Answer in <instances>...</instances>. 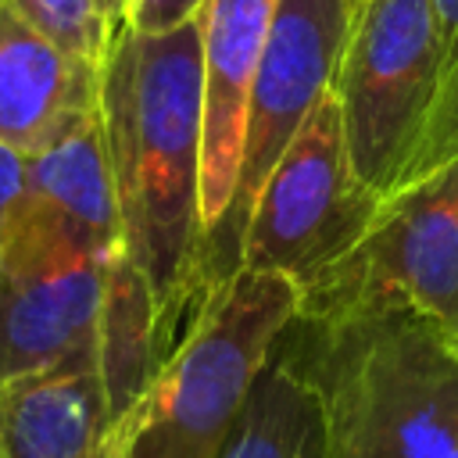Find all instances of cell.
Wrapping results in <instances>:
<instances>
[{
	"label": "cell",
	"instance_id": "18",
	"mask_svg": "<svg viewBox=\"0 0 458 458\" xmlns=\"http://www.w3.org/2000/svg\"><path fill=\"white\" fill-rule=\"evenodd\" d=\"M21 182H25V154L0 143V247H4V233L11 222L14 200L21 193Z\"/></svg>",
	"mask_w": 458,
	"mask_h": 458
},
{
	"label": "cell",
	"instance_id": "3",
	"mask_svg": "<svg viewBox=\"0 0 458 458\" xmlns=\"http://www.w3.org/2000/svg\"><path fill=\"white\" fill-rule=\"evenodd\" d=\"M301 311L290 279L236 268L218 283L111 433V458H218Z\"/></svg>",
	"mask_w": 458,
	"mask_h": 458
},
{
	"label": "cell",
	"instance_id": "14",
	"mask_svg": "<svg viewBox=\"0 0 458 458\" xmlns=\"http://www.w3.org/2000/svg\"><path fill=\"white\" fill-rule=\"evenodd\" d=\"M165 354L168 347L157 326L154 297L140 268L129 261V254L118 243L104 268V301L97 322V361L107 386L114 426L136 404V397L143 394Z\"/></svg>",
	"mask_w": 458,
	"mask_h": 458
},
{
	"label": "cell",
	"instance_id": "2",
	"mask_svg": "<svg viewBox=\"0 0 458 458\" xmlns=\"http://www.w3.org/2000/svg\"><path fill=\"white\" fill-rule=\"evenodd\" d=\"M322 401L326 458H458V347L390 297L301 308L286 329Z\"/></svg>",
	"mask_w": 458,
	"mask_h": 458
},
{
	"label": "cell",
	"instance_id": "8",
	"mask_svg": "<svg viewBox=\"0 0 458 458\" xmlns=\"http://www.w3.org/2000/svg\"><path fill=\"white\" fill-rule=\"evenodd\" d=\"M107 258L57 240L4 236L0 386L97 347Z\"/></svg>",
	"mask_w": 458,
	"mask_h": 458
},
{
	"label": "cell",
	"instance_id": "9",
	"mask_svg": "<svg viewBox=\"0 0 458 458\" xmlns=\"http://www.w3.org/2000/svg\"><path fill=\"white\" fill-rule=\"evenodd\" d=\"M279 0H208L200 25L204 143H200V222L204 236L225 215L243 154L247 97Z\"/></svg>",
	"mask_w": 458,
	"mask_h": 458
},
{
	"label": "cell",
	"instance_id": "11",
	"mask_svg": "<svg viewBox=\"0 0 458 458\" xmlns=\"http://www.w3.org/2000/svg\"><path fill=\"white\" fill-rule=\"evenodd\" d=\"M111 433L97 347L0 386V458H111Z\"/></svg>",
	"mask_w": 458,
	"mask_h": 458
},
{
	"label": "cell",
	"instance_id": "1",
	"mask_svg": "<svg viewBox=\"0 0 458 458\" xmlns=\"http://www.w3.org/2000/svg\"><path fill=\"white\" fill-rule=\"evenodd\" d=\"M122 250L140 268L172 351L208 297L200 276V25L111 32L97 93Z\"/></svg>",
	"mask_w": 458,
	"mask_h": 458
},
{
	"label": "cell",
	"instance_id": "7",
	"mask_svg": "<svg viewBox=\"0 0 458 458\" xmlns=\"http://www.w3.org/2000/svg\"><path fill=\"white\" fill-rule=\"evenodd\" d=\"M340 297L401 301L458 347V154L394 190L354 254L301 308Z\"/></svg>",
	"mask_w": 458,
	"mask_h": 458
},
{
	"label": "cell",
	"instance_id": "15",
	"mask_svg": "<svg viewBox=\"0 0 458 458\" xmlns=\"http://www.w3.org/2000/svg\"><path fill=\"white\" fill-rule=\"evenodd\" d=\"M433 21H437V47H440L437 100L404 182L437 172L444 161L458 154V0H433Z\"/></svg>",
	"mask_w": 458,
	"mask_h": 458
},
{
	"label": "cell",
	"instance_id": "20",
	"mask_svg": "<svg viewBox=\"0 0 458 458\" xmlns=\"http://www.w3.org/2000/svg\"><path fill=\"white\" fill-rule=\"evenodd\" d=\"M358 4H361V0H354V7H358Z\"/></svg>",
	"mask_w": 458,
	"mask_h": 458
},
{
	"label": "cell",
	"instance_id": "6",
	"mask_svg": "<svg viewBox=\"0 0 458 458\" xmlns=\"http://www.w3.org/2000/svg\"><path fill=\"white\" fill-rule=\"evenodd\" d=\"M354 0H279L250 82L243 154L233 200L200 243V276L211 293L240 265V243L261 182L301 132L308 114L333 93L351 32Z\"/></svg>",
	"mask_w": 458,
	"mask_h": 458
},
{
	"label": "cell",
	"instance_id": "13",
	"mask_svg": "<svg viewBox=\"0 0 458 458\" xmlns=\"http://www.w3.org/2000/svg\"><path fill=\"white\" fill-rule=\"evenodd\" d=\"M218 458H326L322 401L286 333L268 354Z\"/></svg>",
	"mask_w": 458,
	"mask_h": 458
},
{
	"label": "cell",
	"instance_id": "4",
	"mask_svg": "<svg viewBox=\"0 0 458 458\" xmlns=\"http://www.w3.org/2000/svg\"><path fill=\"white\" fill-rule=\"evenodd\" d=\"M440 79L433 0H361L340 54V104L354 175L386 200L419 154Z\"/></svg>",
	"mask_w": 458,
	"mask_h": 458
},
{
	"label": "cell",
	"instance_id": "16",
	"mask_svg": "<svg viewBox=\"0 0 458 458\" xmlns=\"http://www.w3.org/2000/svg\"><path fill=\"white\" fill-rule=\"evenodd\" d=\"M11 7L57 50L100 68L114 29L97 0H11Z\"/></svg>",
	"mask_w": 458,
	"mask_h": 458
},
{
	"label": "cell",
	"instance_id": "10",
	"mask_svg": "<svg viewBox=\"0 0 458 458\" xmlns=\"http://www.w3.org/2000/svg\"><path fill=\"white\" fill-rule=\"evenodd\" d=\"M7 233L61 240L93 254H111L122 243L97 107L68 122L47 147L25 157V182L14 200Z\"/></svg>",
	"mask_w": 458,
	"mask_h": 458
},
{
	"label": "cell",
	"instance_id": "17",
	"mask_svg": "<svg viewBox=\"0 0 458 458\" xmlns=\"http://www.w3.org/2000/svg\"><path fill=\"white\" fill-rule=\"evenodd\" d=\"M208 0H125V21L136 32L161 36L200 18Z\"/></svg>",
	"mask_w": 458,
	"mask_h": 458
},
{
	"label": "cell",
	"instance_id": "12",
	"mask_svg": "<svg viewBox=\"0 0 458 458\" xmlns=\"http://www.w3.org/2000/svg\"><path fill=\"white\" fill-rule=\"evenodd\" d=\"M100 68L82 64L43 39L0 0V143L36 154L68 122L97 107Z\"/></svg>",
	"mask_w": 458,
	"mask_h": 458
},
{
	"label": "cell",
	"instance_id": "5",
	"mask_svg": "<svg viewBox=\"0 0 458 458\" xmlns=\"http://www.w3.org/2000/svg\"><path fill=\"white\" fill-rule=\"evenodd\" d=\"M379 204L351 168L340 104L329 93L261 182L236 268L276 272L304 301L354 254Z\"/></svg>",
	"mask_w": 458,
	"mask_h": 458
},
{
	"label": "cell",
	"instance_id": "19",
	"mask_svg": "<svg viewBox=\"0 0 458 458\" xmlns=\"http://www.w3.org/2000/svg\"><path fill=\"white\" fill-rule=\"evenodd\" d=\"M97 4H100V11L107 14L111 29H118V25L125 21V0H97Z\"/></svg>",
	"mask_w": 458,
	"mask_h": 458
}]
</instances>
